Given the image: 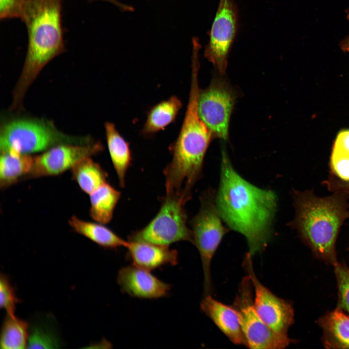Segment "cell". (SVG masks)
<instances>
[{
  "label": "cell",
  "mask_w": 349,
  "mask_h": 349,
  "mask_svg": "<svg viewBox=\"0 0 349 349\" xmlns=\"http://www.w3.org/2000/svg\"><path fill=\"white\" fill-rule=\"evenodd\" d=\"M216 201L227 226L245 237L248 252L253 256L262 252L272 236L276 194L242 177L233 167L224 148L222 150L220 182Z\"/></svg>",
  "instance_id": "1"
},
{
  "label": "cell",
  "mask_w": 349,
  "mask_h": 349,
  "mask_svg": "<svg viewBox=\"0 0 349 349\" xmlns=\"http://www.w3.org/2000/svg\"><path fill=\"white\" fill-rule=\"evenodd\" d=\"M63 0H23L20 19L27 30L25 60L13 92L11 110H20L25 94L43 68L65 51L62 22Z\"/></svg>",
  "instance_id": "2"
},
{
  "label": "cell",
  "mask_w": 349,
  "mask_h": 349,
  "mask_svg": "<svg viewBox=\"0 0 349 349\" xmlns=\"http://www.w3.org/2000/svg\"><path fill=\"white\" fill-rule=\"evenodd\" d=\"M191 67L187 110L178 137L170 147L172 159L163 171L166 191L169 193L191 194L192 187L202 177L204 158L213 139L198 112L199 62L192 61Z\"/></svg>",
  "instance_id": "3"
},
{
  "label": "cell",
  "mask_w": 349,
  "mask_h": 349,
  "mask_svg": "<svg viewBox=\"0 0 349 349\" xmlns=\"http://www.w3.org/2000/svg\"><path fill=\"white\" fill-rule=\"evenodd\" d=\"M320 197L312 191H293L294 219L289 225L315 256L327 264L337 263L335 243L344 221L349 217L346 189Z\"/></svg>",
  "instance_id": "4"
},
{
  "label": "cell",
  "mask_w": 349,
  "mask_h": 349,
  "mask_svg": "<svg viewBox=\"0 0 349 349\" xmlns=\"http://www.w3.org/2000/svg\"><path fill=\"white\" fill-rule=\"evenodd\" d=\"M92 142L90 138L66 135L47 121L19 118L10 120L1 127L0 149V153L30 154L44 152L61 144H86Z\"/></svg>",
  "instance_id": "5"
},
{
  "label": "cell",
  "mask_w": 349,
  "mask_h": 349,
  "mask_svg": "<svg viewBox=\"0 0 349 349\" xmlns=\"http://www.w3.org/2000/svg\"><path fill=\"white\" fill-rule=\"evenodd\" d=\"M216 192L211 188L204 191L200 197V207L190 221L193 244L201 257L204 278V291L209 294L211 288L210 273L212 258L224 235L230 231L222 223L218 209Z\"/></svg>",
  "instance_id": "6"
},
{
  "label": "cell",
  "mask_w": 349,
  "mask_h": 349,
  "mask_svg": "<svg viewBox=\"0 0 349 349\" xmlns=\"http://www.w3.org/2000/svg\"><path fill=\"white\" fill-rule=\"evenodd\" d=\"M187 202L180 196L166 194L155 217L143 228L132 233L128 240L166 246L181 241L193 243L191 230L187 224Z\"/></svg>",
  "instance_id": "7"
},
{
  "label": "cell",
  "mask_w": 349,
  "mask_h": 349,
  "mask_svg": "<svg viewBox=\"0 0 349 349\" xmlns=\"http://www.w3.org/2000/svg\"><path fill=\"white\" fill-rule=\"evenodd\" d=\"M224 75H215L206 89H200L197 108L200 118L213 138L225 142L228 139L229 122L237 94Z\"/></svg>",
  "instance_id": "8"
},
{
  "label": "cell",
  "mask_w": 349,
  "mask_h": 349,
  "mask_svg": "<svg viewBox=\"0 0 349 349\" xmlns=\"http://www.w3.org/2000/svg\"><path fill=\"white\" fill-rule=\"evenodd\" d=\"M253 285L247 275L241 280L232 306L237 312L246 346L250 349H281L289 343L276 335L263 321L254 303Z\"/></svg>",
  "instance_id": "9"
},
{
  "label": "cell",
  "mask_w": 349,
  "mask_h": 349,
  "mask_svg": "<svg viewBox=\"0 0 349 349\" xmlns=\"http://www.w3.org/2000/svg\"><path fill=\"white\" fill-rule=\"evenodd\" d=\"M252 256L248 252L243 265L253 285L254 307L268 326L281 339L290 344L291 340L287 332L294 322L292 305L273 294L258 280L253 267Z\"/></svg>",
  "instance_id": "10"
},
{
  "label": "cell",
  "mask_w": 349,
  "mask_h": 349,
  "mask_svg": "<svg viewBox=\"0 0 349 349\" xmlns=\"http://www.w3.org/2000/svg\"><path fill=\"white\" fill-rule=\"evenodd\" d=\"M238 12L234 0H220L209 31L204 54L220 74L225 73L229 52L237 34Z\"/></svg>",
  "instance_id": "11"
},
{
  "label": "cell",
  "mask_w": 349,
  "mask_h": 349,
  "mask_svg": "<svg viewBox=\"0 0 349 349\" xmlns=\"http://www.w3.org/2000/svg\"><path fill=\"white\" fill-rule=\"evenodd\" d=\"M103 149L102 143L97 142L55 146L34 157L32 166L26 178L59 175L71 170L81 159L95 155Z\"/></svg>",
  "instance_id": "12"
},
{
  "label": "cell",
  "mask_w": 349,
  "mask_h": 349,
  "mask_svg": "<svg viewBox=\"0 0 349 349\" xmlns=\"http://www.w3.org/2000/svg\"><path fill=\"white\" fill-rule=\"evenodd\" d=\"M117 282L121 291L143 299H155L167 296L171 286L149 271L134 265L120 269Z\"/></svg>",
  "instance_id": "13"
},
{
  "label": "cell",
  "mask_w": 349,
  "mask_h": 349,
  "mask_svg": "<svg viewBox=\"0 0 349 349\" xmlns=\"http://www.w3.org/2000/svg\"><path fill=\"white\" fill-rule=\"evenodd\" d=\"M127 241V256L136 266L151 271L163 266H174L178 263L177 251L171 249L169 246Z\"/></svg>",
  "instance_id": "14"
},
{
  "label": "cell",
  "mask_w": 349,
  "mask_h": 349,
  "mask_svg": "<svg viewBox=\"0 0 349 349\" xmlns=\"http://www.w3.org/2000/svg\"><path fill=\"white\" fill-rule=\"evenodd\" d=\"M201 310L233 343L246 346L237 311L232 306L227 305L206 295L200 303Z\"/></svg>",
  "instance_id": "15"
},
{
  "label": "cell",
  "mask_w": 349,
  "mask_h": 349,
  "mask_svg": "<svg viewBox=\"0 0 349 349\" xmlns=\"http://www.w3.org/2000/svg\"><path fill=\"white\" fill-rule=\"evenodd\" d=\"M317 323L322 330V342L327 349H349V316L336 307L319 317Z\"/></svg>",
  "instance_id": "16"
},
{
  "label": "cell",
  "mask_w": 349,
  "mask_h": 349,
  "mask_svg": "<svg viewBox=\"0 0 349 349\" xmlns=\"http://www.w3.org/2000/svg\"><path fill=\"white\" fill-rule=\"evenodd\" d=\"M105 130L107 144L112 163L120 186L124 187L126 173L132 161L129 143L119 133L112 123L106 122L105 124Z\"/></svg>",
  "instance_id": "17"
},
{
  "label": "cell",
  "mask_w": 349,
  "mask_h": 349,
  "mask_svg": "<svg viewBox=\"0 0 349 349\" xmlns=\"http://www.w3.org/2000/svg\"><path fill=\"white\" fill-rule=\"evenodd\" d=\"M68 222L75 232L104 248H126L128 244V241L122 239L103 224L83 221L75 216H72Z\"/></svg>",
  "instance_id": "18"
},
{
  "label": "cell",
  "mask_w": 349,
  "mask_h": 349,
  "mask_svg": "<svg viewBox=\"0 0 349 349\" xmlns=\"http://www.w3.org/2000/svg\"><path fill=\"white\" fill-rule=\"evenodd\" d=\"M0 186L5 189L26 178L33 165L34 157L14 152L0 153Z\"/></svg>",
  "instance_id": "19"
},
{
  "label": "cell",
  "mask_w": 349,
  "mask_h": 349,
  "mask_svg": "<svg viewBox=\"0 0 349 349\" xmlns=\"http://www.w3.org/2000/svg\"><path fill=\"white\" fill-rule=\"evenodd\" d=\"M121 192L105 183L90 194V215L95 222L106 224L111 220Z\"/></svg>",
  "instance_id": "20"
},
{
  "label": "cell",
  "mask_w": 349,
  "mask_h": 349,
  "mask_svg": "<svg viewBox=\"0 0 349 349\" xmlns=\"http://www.w3.org/2000/svg\"><path fill=\"white\" fill-rule=\"evenodd\" d=\"M182 105L180 100L174 95L154 106L148 113L143 134L151 135L165 129L175 120Z\"/></svg>",
  "instance_id": "21"
},
{
  "label": "cell",
  "mask_w": 349,
  "mask_h": 349,
  "mask_svg": "<svg viewBox=\"0 0 349 349\" xmlns=\"http://www.w3.org/2000/svg\"><path fill=\"white\" fill-rule=\"evenodd\" d=\"M71 172L73 179L82 191L89 195L107 182L108 174L91 157L80 160L71 169Z\"/></svg>",
  "instance_id": "22"
},
{
  "label": "cell",
  "mask_w": 349,
  "mask_h": 349,
  "mask_svg": "<svg viewBox=\"0 0 349 349\" xmlns=\"http://www.w3.org/2000/svg\"><path fill=\"white\" fill-rule=\"evenodd\" d=\"M28 323L16 316L6 315L0 334L2 349H22L28 348L29 339Z\"/></svg>",
  "instance_id": "23"
},
{
  "label": "cell",
  "mask_w": 349,
  "mask_h": 349,
  "mask_svg": "<svg viewBox=\"0 0 349 349\" xmlns=\"http://www.w3.org/2000/svg\"><path fill=\"white\" fill-rule=\"evenodd\" d=\"M333 173L338 178L349 181V129L338 134L330 160Z\"/></svg>",
  "instance_id": "24"
},
{
  "label": "cell",
  "mask_w": 349,
  "mask_h": 349,
  "mask_svg": "<svg viewBox=\"0 0 349 349\" xmlns=\"http://www.w3.org/2000/svg\"><path fill=\"white\" fill-rule=\"evenodd\" d=\"M60 345L56 335L50 329L42 324L34 325L29 335L28 348H57Z\"/></svg>",
  "instance_id": "25"
},
{
  "label": "cell",
  "mask_w": 349,
  "mask_h": 349,
  "mask_svg": "<svg viewBox=\"0 0 349 349\" xmlns=\"http://www.w3.org/2000/svg\"><path fill=\"white\" fill-rule=\"evenodd\" d=\"M333 267L338 288L337 307L349 314V268L339 262Z\"/></svg>",
  "instance_id": "26"
},
{
  "label": "cell",
  "mask_w": 349,
  "mask_h": 349,
  "mask_svg": "<svg viewBox=\"0 0 349 349\" xmlns=\"http://www.w3.org/2000/svg\"><path fill=\"white\" fill-rule=\"evenodd\" d=\"M19 300L7 275L1 273L0 276V306L7 315L15 316L16 304Z\"/></svg>",
  "instance_id": "27"
},
{
  "label": "cell",
  "mask_w": 349,
  "mask_h": 349,
  "mask_svg": "<svg viewBox=\"0 0 349 349\" xmlns=\"http://www.w3.org/2000/svg\"><path fill=\"white\" fill-rule=\"evenodd\" d=\"M23 0H0V19L21 18Z\"/></svg>",
  "instance_id": "28"
},
{
  "label": "cell",
  "mask_w": 349,
  "mask_h": 349,
  "mask_svg": "<svg viewBox=\"0 0 349 349\" xmlns=\"http://www.w3.org/2000/svg\"><path fill=\"white\" fill-rule=\"evenodd\" d=\"M89 1L101 0L110 2L117 7L122 12H132L134 11V7L131 5H127L119 1L118 0H88Z\"/></svg>",
  "instance_id": "29"
},
{
  "label": "cell",
  "mask_w": 349,
  "mask_h": 349,
  "mask_svg": "<svg viewBox=\"0 0 349 349\" xmlns=\"http://www.w3.org/2000/svg\"><path fill=\"white\" fill-rule=\"evenodd\" d=\"M347 18L349 21V7L346 9ZM339 46L342 51L345 52H349V35L342 40L339 43Z\"/></svg>",
  "instance_id": "30"
},
{
  "label": "cell",
  "mask_w": 349,
  "mask_h": 349,
  "mask_svg": "<svg viewBox=\"0 0 349 349\" xmlns=\"http://www.w3.org/2000/svg\"><path fill=\"white\" fill-rule=\"evenodd\" d=\"M342 186L343 188L349 190V182H344Z\"/></svg>",
  "instance_id": "31"
}]
</instances>
